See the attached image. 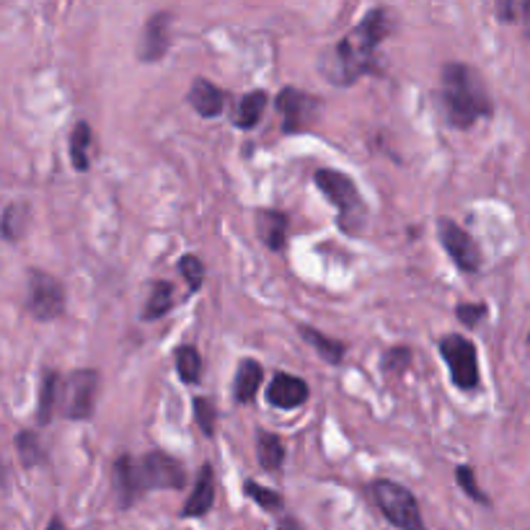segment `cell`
<instances>
[{
    "label": "cell",
    "instance_id": "obj_1",
    "mask_svg": "<svg viewBox=\"0 0 530 530\" xmlns=\"http://www.w3.org/2000/svg\"><path fill=\"white\" fill-rule=\"evenodd\" d=\"M391 32L386 8H373L337 47H331L318 60V70L334 86H352L357 78L375 70V50Z\"/></svg>",
    "mask_w": 530,
    "mask_h": 530
},
{
    "label": "cell",
    "instance_id": "obj_2",
    "mask_svg": "<svg viewBox=\"0 0 530 530\" xmlns=\"http://www.w3.org/2000/svg\"><path fill=\"white\" fill-rule=\"evenodd\" d=\"M443 109L448 122L458 130H468L476 119L492 114V99L479 75L463 63H448L443 68Z\"/></svg>",
    "mask_w": 530,
    "mask_h": 530
},
{
    "label": "cell",
    "instance_id": "obj_3",
    "mask_svg": "<svg viewBox=\"0 0 530 530\" xmlns=\"http://www.w3.org/2000/svg\"><path fill=\"white\" fill-rule=\"evenodd\" d=\"M313 179H316V187L324 192L326 200L337 207L339 228L344 233H350V236H357L362 231L365 220H368V207H365V200H362L355 181L347 174H342V171L331 169L316 171Z\"/></svg>",
    "mask_w": 530,
    "mask_h": 530
},
{
    "label": "cell",
    "instance_id": "obj_4",
    "mask_svg": "<svg viewBox=\"0 0 530 530\" xmlns=\"http://www.w3.org/2000/svg\"><path fill=\"white\" fill-rule=\"evenodd\" d=\"M368 489L375 507L383 512L388 523L401 530H424L419 502L409 489L391 479H375Z\"/></svg>",
    "mask_w": 530,
    "mask_h": 530
},
{
    "label": "cell",
    "instance_id": "obj_5",
    "mask_svg": "<svg viewBox=\"0 0 530 530\" xmlns=\"http://www.w3.org/2000/svg\"><path fill=\"white\" fill-rule=\"evenodd\" d=\"M440 355L448 362L450 378L461 391H476L479 388V357L471 339L461 334H448L440 339Z\"/></svg>",
    "mask_w": 530,
    "mask_h": 530
},
{
    "label": "cell",
    "instance_id": "obj_6",
    "mask_svg": "<svg viewBox=\"0 0 530 530\" xmlns=\"http://www.w3.org/2000/svg\"><path fill=\"white\" fill-rule=\"evenodd\" d=\"M99 373L96 370H75L60 386V412L68 419H88L94 414Z\"/></svg>",
    "mask_w": 530,
    "mask_h": 530
},
{
    "label": "cell",
    "instance_id": "obj_7",
    "mask_svg": "<svg viewBox=\"0 0 530 530\" xmlns=\"http://www.w3.org/2000/svg\"><path fill=\"white\" fill-rule=\"evenodd\" d=\"M26 306L39 321H52V318L63 316L65 311V287L57 277L47 275L42 269L29 272L26 282Z\"/></svg>",
    "mask_w": 530,
    "mask_h": 530
},
{
    "label": "cell",
    "instance_id": "obj_8",
    "mask_svg": "<svg viewBox=\"0 0 530 530\" xmlns=\"http://www.w3.org/2000/svg\"><path fill=\"white\" fill-rule=\"evenodd\" d=\"M437 236H440V244H443V249L448 251V256L458 264L461 272H466V275L479 272L481 269L479 244H476L474 238L463 231L461 225L453 223V220H448V218H443L440 223H437Z\"/></svg>",
    "mask_w": 530,
    "mask_h": 530
},
{
    "label": "cell",
    "instance_id": "obj_9",
    "mask_svg": "<svg viewBox=\"0 0 530 530\" xmlns=\"http://www.w3.org/2000/svg\"><path fill=\"white\" fill-rule=\"evenodd\" d=\"M140 481H143V492L150 489H184L187 484V474L176 458L166 456V453H148L140 458Z\"/></svg>",
    "mask_w": 530,
    "mask_h": 530
},
{
    "label": "cell",
    "instance_id": "obj_10",
    "mask_svg": "<svg viewBox=\"0 0 530 530\" xmlns=\"http://www.w3.org/2000/svg\"><path fill=\"white\" fill-rule=\"evenodd\" d=\"M277 109L282 114V130L300 132L311 127L318 117V99L298 88H285L277 96Z\"/></svg>",
    "mask_w": 530,
    "mask_h": 530
},
{
    "label": "cell",
    "instance_id": "obj_11",
    "mask_svg": "<svg viewBox=\"0 0 530 530\" xmlns=\"http://www.w3.org/2000/svg\"><path fill=\"white\" fill-rule=\"evenodd\" d=\"M171 13L161 11L153 13L143 26V37H140L138 57L143 63H158L171 47Z\"/></svg>",
    "mask_w": 530,
    "mask_h": 530
},
{
    "label": "cell",
    "instance_id": "obj_12",
    "mask_svg": "<svg viewBox=\"0 0 530 530\" xmlns=\"http://www.w3.org/2000/svg\"><path fill=\"white\" fill-rule=\"evenodd\" d=\"M267 401L277 409H298L308 401V383L295 375L277 373L267 388Z\"/></svg>",
    "mask_w": 530,
    "mask_h": 530
},
{
    "label": "cell",
    "instance_id": "obj_13",
    "mask_svg": "<svg viewBox=\"0 0 530 530\" xmlns=\"http://www.w3.org/2000/svg\"><path fill=\"white\" fill-rule=\"evenodd\" d=\"M114 487H117L122 507H130L135 499L143 494V481H140V463L132 456H119L114 463Z\"/></svg>",
    "mask_w": 530,
    "mask_h": 530
},
{
    "label": "cell",
    "instance_id": "obj_14",
    "mask_svg": "<svg viewBox=\"0 0 530 530\" xmlns=\"http://www.w3.org/2000/svg\"><path fill=\"white\" fill-rule=\"evenodd\" d=\"M212 502H215V476H212L210 466H202L187 505L181 507V515L184 518H202V515H207L212 510Z\"/></svg>",
    "mask_w": 530,
    "mask_h": 530
},
{
    "label": "cell",
    "instance_id": "obj_15",
    "mask_svg": "<svg viewBox=\"0 0 530 530\" xmlns=\"http://www.w3.org/2000/svg\"><path fill=\"white\" fill-rule=\"evenodd\" d=\"M189 104H192V109L200 117H218V114H223L225 109V94L220 91L215 83L205 81V78H197V81L192 83V88H189Z\"/></svg>",
    "mask_w": 530,
    "mask_h": 530
},
{
    "label": "cell",
    "instance_id": "obj_16",
    "mask_svg": "<svg viewBox=\"0 0 530 530\" xmlns=\"http://www.w3.org/2000/svg\"><path fill=\"white\" fill-rule=\"evenodd\" d=\"M256 231L267 249L282 251L287 241V215L280 210H262L256 215Z\"/></svg>",
    "mask_w": 530,
    "mask_h": 530
},
{
    "label": "cell",
    "instance_id": "obj_17",
    "mask_svg": "<svg viewBox=\"0 0 530 530\" xmlns=\"http://www.w3.org/2000/svg\"><path fill=\"white\" fill-rule=\"evenodd\" d=\"M262 378L264 370L259 362L256 360L241 362V365H238L236 381H233V399H236L238 404H249V401L256 396V391H259V386H262Z\"/></svg>",
    "mask_w": 530,
    "mask_h": 530
},
{
    "label": "cell",
    "instance_id": "obj_18",
    "mask_svg": "<svg viewBox=\"0 0 530 530\" xmlns=\"http://www.w3.org/2000/svg\"><path fill=\"white\" fill-rule=\"evenodd\" d=\"M264 109H267V94L264 91H251L233 109V125L238 130H251V127L259 125Z\"/></svg>",
    "mask_w": 530,
    "mask_h": 530
},
{
    "label": "cell",
    "instance_id": "obj_19",
    "mask_svg": "<svg viewBox=\"0 0 530 530\" xmlns=\"http://www.w3.org/2000/svg\"><path fill=\"white\" fill-rule=\"evenodd\" d=\"M60 386H63V381L57 378L55 370H47L42 378V386H39V424H50L55 409H60Z\"/></svg>",
    "mask_w": 530,
    "mask_h": 530
},
{
    "label": "cell",
    "instance_id": "obj_20",
    "mask_svg": "<svg viewBox=\"0 0 530 530\" xmlns=\"http://www.w3.org/2000/svg\"><path fill=\"white\" fill-rule=\"evenodd\" d=\"M300 337L306 339L313 350L324 357L326 362H331V365H339V362L344 360V352H347L344 350V344L337 342V339L326 337V334H321V331L313 329V326H300Z\"/></svg>",
    "mask_w": 530,
    "mask_h": 530
},
{
    "label": "cell",
    "instance_id": "obj_21",
    "mask_svg": "<svg viewBox=\"0 0 530 530\" xmlns=\"http://www.w3.org/2000/svg\"><path fill=\"white\" fill-rule=\"evenodd\" d=\"M174 308V285L171 282H153L150 285V298L143 308L145 321H156V318L166 316Z\"/></svg>",
    "mask_w": 530,
    "mask_h": 530
},
{
    "label": "cell",
    "instance_id": "obj_22",
    "mask_svg": "<svg viewBox=\"0 0 530 530\" xmlns=\"http://www.w3.org/2000/svg\"><path fill=\"white\" fill-rule=\"evenodd\" d=\"M256 456H259V463L267 471H277V468L285 463V445L277 435L272 432H259V440H256Z\"/></svg>",
    "mask_w": 530,
    "mask_h": 530
},
{
    "label": "cell",
    "instance_id": "obj_23",
    "mask_svg": "<svg viewBox=\"0 0 530 530\" xmlns=\"http://www.w3.org/2000/svg\"><path fill=\"white\" fill-rule=\"evenodd\" d=\"M88 145H91V127L88 122H78L70 135V161L75 171H88Z\"/></svg>",
    "mask_w": 530,
    "mask_h": 530
},
{
    "label": "cell",
    "instance_id": "obj_24",
    "mask_svg": "<svg viewBox=\"0 0 530 530\" xmlns=\"http://www.w3.org/2000/svg\"><path fill=\"white\" fill-rule=\"evenodd\" d=\"M176 370L184 383H197L202 373V357L194 347H179L176 350Z\"/></svg>",
    "mask_w": 530,
    "mask_h": 530
},
{
    "label": "cell",
    "instance_id": "obj_25",
    "mask_svg": "<svg viewBox=\"0 0 530 530\" xmlns=\"http://www.w3.org/2000/svg\"><path fill=\"white\" fill-rule=\"evenodd\" d=\"M16 450H19V458L26 468H34L44 461L42 443H39V437L29 430L16 435Z\"/></svg>",
    "mask_w": 530,
    "mask_h": 530
},
{
    "label": "cell",
    "instance_id": "obj_26",
    "mask_svg": "<svg viewBox=\"0 0 530 530\" xmlns=\"http://www.w3.org/2000/svg\"><path fill=\"white\" fill-rule=\"evenodd\" d=\"M26 220H29V210H26V205H21V202H11V205L3 210V236L8 238V241H16V238L24 233L26 228Z\"/></svg>",
    "mask_w": 530,
    "mask_h": 530
},
{
    "label": "cell",
    "instance_id": "obj_27",
    "mask_svg": "<svg viewBox=\"0 0 530 530\" xmlns=\"http://www.w3.org/2000/svg\"><path fill=\"white\" fill-rule=\"evenodd\" d=\"M179 269H181V275H184V280H187L189 290H192V293H197V290L202 287V282H205V267H202L200 259H197V256H192V254L181 256Z\"/></svg>",
    "mask_w": 530,
    "mask_h": 530
},
{
    "label": "cell",
    "instance_id": "obj_28",
    "mask_svg": "<svg viewBox=\"0 0 530 530\" xmlns=\"http://www.w3.org/2000/svg\"><path fill=\"white\" fill-rule=\"evenodd\" d=\"M409 365H412V352L406 350V347H393V350H388L381 360L383 373H388V375L406 373Z\"/></svg>",
    "mask_w": 530,
    "mask_h": 530
},
{
    "label": "cell",
    "instance_id": "obj_29",
    "mask_svg": "<svg viewBox=\"0 0 530 530\" xmlns=\"http://www.w3.org/2000/svg\"><path fill=\"white\" fill-rule=\"evenodd\" d=\"M456 481L461 484L463 492L468 494V497L474 499V502H479V505H489V497L484 492H481L479 481H476V474L471 471L468 466H458L456 468Z\"/></svg>",
    "mask_w": 530,
    "mask_h": 530
},
{
    "label": "cell",
    "instance_id": "obj_30",
    "mask_svg": "<svg viewBox=\"0 0 530 530\" xmlns=\"http://www.w3.org/2000/svg\"><path fill=\"white\" fill-rule=\"evenodd\" d=\"M244 492L254 499L256 505L264 507V510H280L282 507L280 494L272 492V489H267V487H262V484H256V481H249V484L244 487Z\"/></svg>",
    "mask_w": 530,
    "mask_h": 530
},
{
    "label": "cell",
    "instance_id": "obj_31",
    "mask_svg": "<svg viewBox=\"0 0 530 530\" xmlns=\"http://www.w3.org/2000/svg\"><path fill=\"white\" fill-rule=\"evenodd\" d=\"M194 417H197V424H200V430L205 432L207 437H212L215 432V404L210 399H197L194 401Z\"/></svg>",
    "mask_w": 530,
    "mask_h": 530
},
{
    "label": "cell",
    "instance_id": "obj_32",
    "mask_svg": "<svg viewBox=\"0 0 530 530\" xmlns=\"http://www.w3.org/2000/svg\"><path fill=\"white\" fill-rule=\"evenodd\" d=\"M456 316L463 326H476V321L487 316V306H471V303H461L456 306Z\"/></svg>",
    "mask_w": 530,
    "mask_h": 530
},
{
    "label": "cell",
    "instance_id": "obj_33",
    "mask_svg": "<svg viewBox=\"0 0 530 530\" xmlns=\"http://www.w3.org/2000/svg\"><path fill=\"white\" fill-rule=\"evenodd\" d=\"M277 530H303V528H300V523H298V520L287 518V520H282V523H280V528H277Z\"/></svg>",
    "mask_w": 530,
    "mask_h": 530
},
{
    "label": "cell",
    "instance_id": "obj_34",
    "mask_svg": "<svg viewBox=\"0 0 530 530\" xmlns=\"http://www.w3.org/2000/svg\"><path fill=\"white\" fill-rule=\"evenodd\" d=\"M47 530H68V528H65V523L60 518H52L50 525H47Z\"/></svg>",
    "mask_w": 530,
    "mask_h": 530
},
{
    "label": "cell",
    "instance_id": "obj_35",
    "mask_svg": "<svg viewBox=\"0 0 530 530\" xmlns=\"http://www.w3.org/2000/svg\"><path fill=\"white\" fill-rule=\"evenodd\" d=\"M523 21L528 24V29H530V3H523Z\"/></svg>",
    "mask_w": 530,
    "mask_h": 530
}]
</instances>
